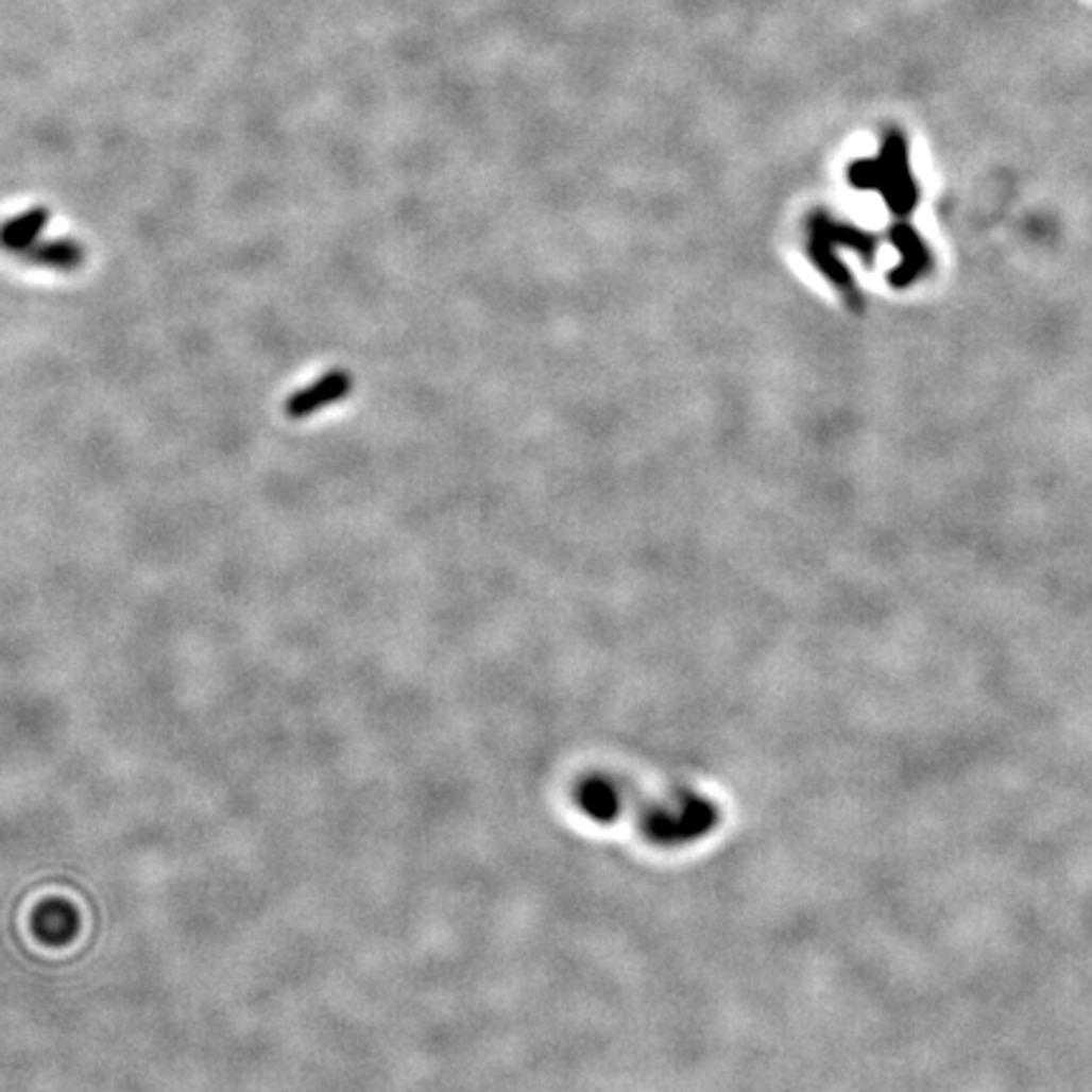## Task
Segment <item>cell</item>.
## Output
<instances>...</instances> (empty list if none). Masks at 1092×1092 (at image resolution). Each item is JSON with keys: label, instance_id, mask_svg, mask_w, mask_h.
Listing matches in <instances>:
<instances>
[{"label": "cell", "instance_id": "cell-1", "mask_svg": "<svg viewBox=\"0 0 1092 1092\" xmlns=\"http://www.w3.org/2000/svg\"><path fill=\"white\" fill-rule=\"evenodd\" d=\"M582 807L597 819H617L620 815L635 817L637 827L650 842L663 848H681L714 832L718 807L698 791H676L668 799H645L635 789L612 779H592L582 787Z\"/></svg>", "mask_w": 1092, "mask_h": 1092}, {"label": "cell", "instance_id": "cell-2", "mask_svg": "<svg viewBox=\"0 0 1092 1092\" xmlns=\"http://www.w3.org/2000/svg\"><path fill=\"white\" fill-rule=\"evenodd\" d=\"M352 392V375L344 370H331L322 375L309 388L298 390L286 399V417L291 421H304V417L314 415L322 408H329L337 399H344Z\"/></svg>", "mask_w": 1092, "mask_h": 1092}, {"label": "cell", "instance_id": "cell-4", "mask_svg": "<svg viewBox=\"0 0 1092 1092\" xmlns=\"http://www.w3.org/2000/svg\"><path fill=\"white\" fill-rule=\"evenodd\" d=\"M49 218H51V212L46 208H33L29 212H23V216L11 218L8 225L3 228L5 249L13 253H25L29 249H33L38 241V236H41L46 225H49Z\"/></svg>", "mask_w": 1092, "mask_h": 1092}, {"label": "cell", "instance_id": "cell-3", "mask_svg": "<svg viewBox=\"0 0 1092 1092\" xmlns=\"http://www.w3.org/2000/svg\"><path fill=\"white\" fill-rule=\"evenodd\" d=\"M25 261L41 269L53 271H74L84 261V249L74 238H53V241L36 243L33 249L23 253Z\"/></svg>", "mask_w": 1092, "mask_h": 1092}]
</instances>
